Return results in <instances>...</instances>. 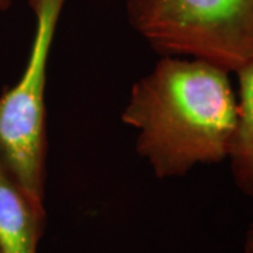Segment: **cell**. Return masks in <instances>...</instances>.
Instances as JSON below:
<instances>
[{"label": "cell", "instance_id": "52a82bcc", "mask_svg": "<svg viewBox=\"0 0 253 253\" xmlns=\"http://www.w3.org/2000/svg\"><path fill=\"white\" fill-rule=\"evenodd\" d=\"M13 4V0H0V11H7Z\"/></svg>", "mask_w": 253, "mask_h": 253}, {"label": "cell", "instance_id": "3957f363", "mask_svg": "<svg viewBox=\"0 0 253 253\" xmlns=\"http://www.w3.org/2000/svg\"><path fill=\"white\" fill-rule=\"evenodd\" d=\"M66 0H28L36 31L17 83L0 96V161L28 197L44 206L46 66Z\"/></svg>", "mask_w": 253, "mask_h": 253}, {"label": "cell", "instance_id": "6da1fadb", "mask_svg": "<svg viewBox=\"0 0 253 253\" xmlns=\"http://www.w3.org/2000/svg\"><path fill=\"white\" fill-rule=\"evenodd\" d=\"M229 73L203 59L165 56L134 83L121 120L136 131V152L158 179L228 158L238 110Z\"/></svg>", "mask_w": 253, "mask_h": 253}, {"label": "cell", "instance_id": "7a4b0ae2", "mask_svg": "<svg viewBox=\"0 0 253 253\" xmlns=\"http://www.w3.org/2000/svg\"><path fill=\"white\" fill-rule=\"evenodd\" d=\"M131 27L165 56L236 72L253 61V0H126Z\"/></svg>", "mask_w": 253, "mask_h": 253}, {"label": "cell", "instance_id": "277c9868", "mask_svg": "<svg viewBox=\"0 0 253 253\" xmlns=\"http://www.w3.org/2000/svg\"><path fill=\"white\" fill-rule=\"evenodd\" d=\"M46 211L21 189L0 161V253H38Z\"/></svg>", "mask_w": 253, "mask_h": 253}, {"label": "cell", "instance_id": "5b68a950", "mask_svg": "<svg viewBox=\"0 0 253 253\" xmlns=\"http://www.w3.org/2000/svg\"><path fill=\"white\" fill-rule=\"evenodd\" d=\"M235 73L239 83L238 110L226 159L238 190L253 199V61Z\"/></svg>", "mask_w": 253, "mask_h": 253}, {"label": "cell", "instance_id": "8992f818", "mask_svg": "<svg viewBox=\"0 0 253 253\" xmlns=\"http://www.w3.org/2000/svg\"><path fill=\"white\" fill-rule=\"evenodd\" d=\"M244 253H253V219L246 229V234H245Z\"/></svg>", "mask_w": 253, "mask_h": 253}]
</instances>
